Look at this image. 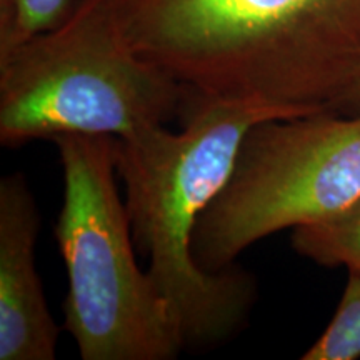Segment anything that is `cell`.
Instances as JSON below:
<instances>
[{"label": "cell", "instance_id": "2", "mask_svg": "<svg viewBox=\"0 0 360 360\" xmlns=\"http://www.w3.org/2000/svg\"><path fill=\"white\" fill-rule=\"evenodd\" d=\"M186 125L115 139L117 175L135 247L172 309L186 345L219 344L244 323L255 283L242 269L207 270L193 257L202 214L224 191L249 130L272 119L309 114L262 102L191 97Z\"/></svg>", "mask_w": 360, "mask_h": 360}, {"label": "cell", "instance_id": "7", "mask_svg": "<svg viewBox=\"0 0 360 360\" xmlns=\"http://www.w3.org/2000/svg\"><path fill=\"white\" fill-rule=\"evenodd\" d=\"M292 247L315 264L360 272V197L339 212L295 227Z\"/></svg>", "mask_w": 360, "mask_h": 360}, {"label": "cell", "instance_id": "1", "mask_svg": "<svg viewBox=\"0 0 360 360\" xmlns=\"http://www.w3.org/2000/svg\"><path fill=\"white\" fill-rule=\"evenodd\" d=\"M192 97L334 110L360 72V0H103Z\"/></svg>", "mask_w": 360, "mask_h": 360}, {"label": "cell", "instance_id": "4", "mask_svg": "<svg viewBox=\"0 0 360 360\" xmlns=\"http://www.w3.org/2000/svg\"><path fill=\"white\" fill-rule=\"evenodd\" d=\"M64 199L56 238L69 290L64 328L84 360H170L186 347L172 309L135 259L115 180L114 137L60 135Z\"/></svg>", "mask_w": 360, "mask_h": 360}, {"label": "cell", "instance_id": "6", "mask_svg": "<svg viewBox=\"0 0 360 360\" xmlns=\"http://www.w3.org/2000/svg\"><path fill=\"white\" fill-rule=\"evenodd\" d=\"M39 209L20 172L0 180V360H53L60 328L35 269Z\"/></svg>", "mask_w": 360, "mask_h": 360}, {"label": "cell", "instance_id": "5", "mask_svg": "<svg viewBox=\"0 0 360 360\" xmlns=\"http://www.w3.org/2000/svg\"><path fill=\"white\" fill-rule=\"evenodd\" d=\"M360 197V114L272 119L247 132L224 191L202 214L193 257L233 265L255 242L339 212Z\"/></svg>", "mask_w": 360, "mask_h": 360}, {"label": "cell", "instance_id": "8", "mask_svg": "<svg viewBox=\"0 0 360 360\" xmlns=\"http://www.w3.org/2000/svg\"><path fill=\"white\" fill-rule=\"evenodd\" d=\"M77 0H0V57L60 25Z\"/></svg>", "mask_w": 360, "mask_h": 360}, {"label": "cell", "instance_id": "10", "mask_svg": "<svg viewBox=\"0 0 360 360\" xmlns=\"http://www.w3.org/2000/svg\"><path fill=\"white\" fill-rule=\"evenodd\" d=\"M332 112H337V114H345V115H352V114H360V72L357 74V77L350 85L347 92L344 94V97L340 98L339 103L335 105V109Z\"/></svg>", "mask_w": 360, "mask_h": 360}, {"label": "cell", "instance_id": "3", "mask_svg": "<svg viewBox=\"0 0 360 360\" xmlns=\"http://www.w3.org/2000/svg\"><path fill=\"white\" fill-rule=\"evenodd\" d=\"M191 97L134 51L103 0H77L60 25L0 57V142L129 139L165 125Z\"/></svg>", "mask_w": 360, "mask_h": 360}, {"label": "cell", "instance_id": "9", "mask_svg": "<svg viewBox=\"0 0 360 360\" xmlns=\"http://www.w3.org/2000/svg\"><path fill=\"white\" fill-rule=\"evenodd\" d=\"M357 359H360V272H349L334 319L302 355V360Z\"/></svg>", "mask_w": 360, "mask_h": 360}]
</instances>
